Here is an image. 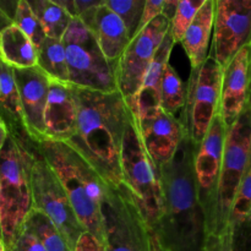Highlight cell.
Masks as SVG:
<instances>
[{
    "mask_svg": "<svg viewBox=\"0 0 251 251\" xmlns=\"http://www.w3.org/2000/svg\"><path fill=\"white\" fill-rule=\"evenodd\" d=\"M11 251H46V249L33 234H31L28 230L24 228L21 235Z\"/></svg>",
    "mask_w": 251,
    "mask_h": 251,
    "instance_id": "obj_33",
    "label": "cell"
},
{
    "mask_svg": "<svg viewBox=\"0 0 251 251\" xmlns=\"http://www.w3.org/2000/svg\"><path fill=\"white\" fill-rule=\"evenodd\" d=\"M179 0H166L163 2V9H162V15L166 16L169 21H172L176 15V9H178Z\"/></svg>",
    "mask_w": 251,
    "mask_h": 251,
    "instance_id": "obj_37",
    "label": "cell"
},
{
    "mask_svg": "<svg viewBox=\"0 0 251 251\" xmlns=\"http://www.w3.org/2000/svg\"><path fill=\"white\" fill-rule=\"evenodd\" d=\"M222 77L223 68L211 51L200 68L191 69L183 125L186 136L198 146L205 139L213 119L220 114Z\"/></svg>",
    "mask_w": 251,
    "mask_h": 251,
    "instance_id": "obj_9",
    "label": "cell"
},
{
    "mask_svg": "<svg viewBox=\"0 0 251 251\" xmlns=\"http://www.w3.org/2000/svg\"><path fill=\"white\" fill-rule=\"evenodd\" d=\"M31 184L34 208L50 218L74 251L81 235L87 230L78 221L68 193L55 172L42 156L38 146L34 150L32 161Z\"/></svg>",
    "mask_w": 251,
    "mask_h": 251,
    "instance_id": "obj_10",
    "label": "cell"
},
{
    "mask_svg": "<svg viewBox=\"0 0 251 251\" xmlns=\"http://www.w3.org/2000/svg\"><path fill=\"white\" fill-rule=\"evenodd\" d=\"M227 130L220 114L213 119L205 139L198 146L194 161L198 196L206 218L207 238L210 237L215 218L218 181L222 169Z\"/></svg>",
    "mask_w": 251,
    "mask_h": 251,
    "instance_id": "obj_12",
    "label": "cell"
},
{
    "mask_svg": "<svg viewBox=\"0 0 251 251\" xmlns=\"http://www.w3.org/2000/svg\"><path fill=\"white\" fill-rule=\"evenodd\" d=\"M102 1L103 0H75L78 17H80L82 14H85V12L90 11V10L93 9V7L102 4Z\"/></svg>",
    "mask_w": 251,
    "mask_h": 251,
    "instance_id": "obj_36",
    "label": "cell"
},
{
    "mask_svg": "<svg viewBox=\"0 0 251 251\" xmlns=\"http://www.w3.org/2000/svg\"><path fill=\"white\" fill-rule=\"evenodd\" d=\"M174 44L176 43L168 31L154 55L153 61L147 71L139 93L132 100H126L127 105L135 117L161 107L162 78H163L167 65L169 64V58H171Z\"/></svg>",
    "mask_w": 251,
    "mask_h": 251,
    "instance_id": "obj_19",
    "label": "cell"
},
{
    "mask_svg": "<svg viewBox=\"0 0 251 251\" xmlns=\"http://www.w3.org/2000/svg\"><path fill=\"white\" fill-rule=\"evenodd\" d=\"M59 6L63 7L73 19H77V9H76V2L75 0H54Z\"/></svg>",
    "mask_w": 251,
    "mask_h": 251,
    "instance_id": "obj_38",
    "label": "cell"
},
{
    "mask_svg": "<svg viewBox=\"0 0 251 251\" xmlns=\"http://www.w3.org/2000/svg\"><path fill=\"white\" fill-rule=\"evenodd\" d=\"M163 0H146V5H145L144 14H142L141 22L139 26V33L140 31L149 26L152 21L157 19L162 15V9H163Z\"/></svg>",
    "mask_w": 251,
    "mask_h": 251,
    "instance_id": "obj_32",
    "label": "cell"
},
{
    "mask_svg": "<svg viewBox=\"0 0 251 251\" xmlns=\"http://www.w3.org/2000/svg\"><path fill=\"white\" fill-rule=\"evenodd\" d=\"M171 21L161 15L131 39L119 60L115 63L118 91L125 100L139 93L157 50L168 33Z\"/></svg>",
    "mask_w": 251,
    "mask_h": 251,
    "instance_id": "obj_11",
    "label": "cell"
},
{
    "mask_svg": "<svg viewBox=\"0 0 251 251\" xmlns=\"http://www.w3.org/2000/svg\"><path fill=\"white\" fill-rule=\"evenodd\" d=\"M205 251H211V250H210V249H207V248L205 247Z\"/></svg>",
    "mask_w": 251,
    "mask_h": 251,
    "instance_id": "obj_43",
    "label": "cell"
},
{
    "mask_svg": "<svg viewBox=\"0 0 251 251\" xmlns=\"http://www.w3.org/2000/svg\"><path fill=\"white\" fill-rule=\"evenodd\" d=\"M250 163L251 108L248 104L237 122L227 130L222 169L218 181L215 218L210 237H221L227 229L233 202Z\"/></svg>",
    "mask_w": 251,
    "mask_h": 251,
    "instance_id": "obj_6",
    "label": "cell"
},
{
    "mask_svg": "<svg viewBox=\"0 0 251 251\" xmlns=\"http://www.w3.org/2000/svg\"><path fill=\"white\" fill-rule=\"evenodd\" d=\"M249 217H251V163L238 189L237 196L230 210L228 225L242 222Z\"/></svg>",
    "mask_w": 251,
    "mask_h": 251,
    "instance_id": "obj_31",
    "label": "cell"
},
{
    "mask_svg": "<svg viewBox=\"0 0 251 251\" xmlns=\"http://www.w3.org/2000/svg\"><path fill=\"white\" fill-rule=\"evenodd\" d=\"M134 118L147 154L159 172L173 159L186 135L185 127L161 107Z\"/></svg>",
    "mask_w": 251,
    "mask_h": 251,
    "instance_id": "obj_14",
    "label": "cell"
},
{
    "mask_svg": "<svg viewBox=\"0 0 251 251\" xmlns=\"http://www.w3.org/2000/svg\"><path fill=\"white\" fill-rule=\"evenodd\" d=\"M46 140L68 142L76 134L77 105L73 85L50 80L46 113Z\"/></svg>",
    "mask_w": 251,
    "mask_h": 251,
    "instance_id": "obj_17",
    "label": "cell"
},
{
    "mask_svg": "<svg viewBox=\"0 0 251 251\" xmlns=\"http://www.w3.org/2000/svg\"><path fill=\"white\" fill-rule=\"evenodd\" d=\"M24 228L38 239L46 251H73L63 233L42 211L33 208Z\"/></svg>",
    "mask_w": 251,
    "mask_h": 251,
    "instance_id": "obj_23",
    "label": "cell"
},
{
    "mask_svg": "<svg viewBox=\"0 0 251 251\" xmlns=\"http://www.w3.org/2000/svg\"><path fill=\"white\" fill-rule=\"evenodd\" d=\"M14 74L19 87L25 127L29 139L38 145L46 141L44 113L50 78L38 66L14 69Z\"/></svg>",
    "mask_w": 251,
    "mask_h": 251,
    "instance_id": "obj_15",
    "label": "cell"
},
{
    "mask_svg": "<svg viewBox=\"0 0 251 251\" xmlns=\"http://www.w3.org/2000/svg\"><path fill=\"white\" fill-rule=\"evenodd\" d=\"M38 145L31 139L9 135L0 151V238L11 251L33 210L31 167Z\"/></svg>",
    "mask_w": 251,
    "mask_h": 251,
    "instance_id": "obj_3",
    "label": "cell"
},
{
    "mask_svg": "<svg viewBox=\"0 0 251 251\" xmlns=\"http://www.w3.org/2000/svg\"><path fill=\"white\" fill-rule=\"evenodd\" d=\"M105 5L120 17L130 39L135 38L139 31L146 0H105Z\"/></svg>",
    "mask_w": 251,
    "mask_h": 251,
    "instance_id": "obj_29",
    "label": "cell"
},
{
    "mask_svg": "<svg viewBox=\"0 0 251 251\" xmlns=\"http://www.w3.org/2000/svg\"><path fill=\"white\" fill-rule=\"evenodd\" d=\"M0 251H7L6 247H5V244H4V242L1 240V238H0Z\"/></svg>",
    "mask_w": 251,
    "mask_h": 251,
    "instance_id": "obj_41",
    "label": "cell"
},
{
    "mask_svg": "<svg viewBox=\"0 0 251 251\" xmlns=\"http://www.w3.org/2000/svg\"><path fill=\"white\" fill-rule=\"evenodd\" d=\"M107 251H149V226L126 185H107L100 206Z\"/></svg>",
    "mask_w": 251,
    "mask_h": 251,
    "instance_id": "obj_8",
    "label": "cell"
},
{
    "mask_svg": "<svg viewBox=\"0 0 251 251\" xmlns=\"http://www.w3.org/2000/svg\"><path fill=\"white\" fill-rule=\"evenodd\" d=\"M216 0H206L181 41L191 69L200 68L210 54L208 49L213 33Z\"/></svg>",
    "mask_w": 251,
    "mask_h": 251,
    "instance_id": "obj_20",
    "label": "cell"
},
{
    "mask_svg": "<svg viewBox=\"0 0 251 251\" xmlns=\"http://www.w3.org/2000/svg\"><path fill=\"white\" fill-rule=\"evenodd\" d=\"M12 24H14V21H12L11 17H10L9 15L5 12V10L0 6V33H1L5 28L11 26Z\"/></svg>",
    "mask_w": 251,
    "mask_h": 251,
    "instance_id": "obj_40",
    "label": "cell"
},
{
    "mask_svg": "<svg viewBox=\"0 0 251 251\" xmlns=\"http://www.w3.org/2000/svg\"><path fill=\"white\" fill-rule=\"evenodd\" d=\"M205 1L206 0H194V1L181 0L179 1L178 9H176V15L171 21V27H169V33H171L174 43H181L191 22L194 21L199 10L205 4Z\"/></svg>",
    "mask_w": 251,
    "mask_h": 251,
    "instance_id": "obj_30",
    "label": "cell"
},
{
    "mask_svg": "<svg viewBox=\"0 0 251 251\" xmlns=\"http://www.w3.org/2000/svg\"><path fill=\"white\" fill-rule=\"evenodd\" d=\"M43 26L48 38L61 39L73 22V17L54 0H27Z\"/></svg>",
    "mask_w": 251,
    "mask_h": 251,
    "instance_id": "obj_25",
    "label": "cell"
},
{
    "mask_svg": "<svg viewBox=\"0 0 251 251\" xmlns=\"http://www.w3.org/2000/svg\"><path fill=\"white\" fill-rule=\"evenodd\" d=\"M149 251H169L162 244L156 230L151 229V228L149 229Z\"/></svg>",
    "mask_w": 251,
    "mask_h": 251,
    "instance_id": "obj_35",
    "label": "cell"
},
{
    "mask_svg": "<svg viewBox=\"0 0 251 251\" xmlns=\"http://www.w3.org/2000/svg\"><path fill=\"white\" fill-rule=\"evenodd\" d=\"M120 166L124 184L139 206L149 228L154 230L163 213L161 178L142 144L134 114L123 139Z\"/></svg>",
    "mask_w": 251,
    "mask_h": 251,
    "instance_id": "obj_5",
    "label": "cell"
},
{
    "mask_svg": "<svg viewBox=\"0 0 251 251\" xmlns=\"http://www.w3.org/2000/svg\"><path fill=\"white\" fill-rule=\"evenodd\" d=\"M0 60L14 69L36 68L38 50L14 24L0 33Z\"/></svg>",
    "mask_w": 251,
    "mask_h": 251,
    "instance_id": "obj_22",
    "label": "cell"
},
{
    "mask_svg": "<svg viewBox=\"0 0 251 251\" xmlns=\"http://www.w3.org/2000/svg\"><path fill=\"white\" fill-rule=\"evenodd\" d=\"M251 44L235 54L223 69L220 115L226 126L230 127L240 117L250 100Z\"/></svg>",
    "mask_w": 251,
    "mask_h": 251,
    "instance_id": "obj_16",
    "label": "cell"
},
{
    "mask_svg": "<svg viewBox=\"0 0 251 251\" xmlns=\"http://www.w3.org/2000/svg\"><path fill=\"white\" fill-rule=\"evenodd\" d=\"M196 150L185 135L173 159L159 171L163 213L154 230L169 251H205L207 229L196 188Z\"/></svg>",
    "mask_w": 251,
    "mask_h": 251,
    "instance_id": "obj_2",
    "label": "cell"
},
{
    "mask_svg": "<svg viewBox=\"0 0 251 251\" xmlns=\"http://www.w3.org/2000/svg\"><path fill=\"white\" fill-rule=\"evenodd\" d=\"M38 147L68 193L81 225L104 243L100 206L107 184L95 168L66 142L46 140L38 144Z\"/></svg>",
    "mask_w": 251,
    "mask_h": 251,
    "instance_id": "obj_4",
    "label": "cell"
},
{
    "mask_svg": "<svg viewBox=\"0 0 251 251\" xmlns=\"http://www.w3.org/2000/svg\"><path fill=\"white\" fill-rule=\"evenodd\" d=\"M251 44V0H216L211 53L223 69Z\"/></svg>",
    "mask_w": 251,
    "mask_h": 251,
    "instance_id": "obj_13",
    "label": "cell"
},
{
    "mask_svg": "<svg viewBox=\"0 0 251 251\" xmlns=\"http://www.w3.org/2000/svg\"><path fill=\"white\" fill-rule=\"evenodd\" d=\"M250 96H251V82H250Z\"/></svg>",
    "mask_w": 251,
    "mask_h": 251,
    "instance_id": "obj_44",
    "label": "cell"
},
{
    "mask_svg": "<svg viewBox=\"0 0 251 251\" xmlns=\"http://www.w3.org/2000/svg\"><path fill=\"white\" fill-rule=\"evenodd\" d=\"M205 247L211 251H251V217L228 225L221 237L207 238Z\"/></svg>",
    "mask_w": 251,
    "mask_h": 251,
    "instance_id": "obj_27",
    "label": "cell"
},
{
    "mask_svg": "<svg viewBox=\"0 0 251 251\" xmlns=\"http://www.w3.org/2000/svg\"><path fill=\"white\" fill-rule=\"evenodd\" d=\"M80 19L92 32L107 60L115 65L131 42L120 17L103 0L102 4L81 15Z\"/></svg>",
    "mask_w": 251,
    "mask_h": 251,
    "instance_id": "obj_18",
    "label": "cell"
},
{
    "mask_svg": "<svg viewBox=\"0 0 251 251\" xmlns=\"http://www.w3.org/2000/svg\"><path fill=\"white\" fill-rule=\"evenodd\" d=\"M249 105H250V108H251V96H250V100H249Z\"/></svg>",
    "mask_w": 251,
    "mask_h": 251,
    "instance_id": "obj_42",
    "label": "cell"
},
{
    "mask_svg": "<svg viewBox=\"0 0 251 251\" xmlns=\"http://www.w3.org/2000/svg\"><path fill=\"white\" fill-rule=\"evenodd\" d=\"M9 135H10L9 127H7L6 123L4 122V119L0 117V151H1L2 147L5 146V144H6L7 139H9Z\"/></svg>",
    "mask_w": 251,
    "mask_h": 251,
    "instance_id": "obj_39",
    "label": "cell"
},
{
    "mask_svg": "<svg viewBox=\"0 0 251 251\" xmlns=\"http://www.w3.org/2000/svg\"><path fill=\"white\" fill-rule=\"evenodd\" d=\"M186 88L176 69L168 64L161 85V108L172 117L183 122Z\"/></svg>",
    "mask_w": 251,
    "mask_h": 251,
    "instance_id": "obj_26",
    "label": "cell"
},
{
    "mask_svg": "<svg viewBox=\"0 0 251 251\" xmlns=\"http://www.w3.org/2000/svg\"><path fill=\"white\" fill-rule=\"evenodd\" d=\"M37 66L50 80L69 83V70L66 63L65 47L61 39L48 38L38 48Z\"/></svg>",
    "mask_w": 251,
    "mask_h": 251,
    "instance_id": "obj_24",
    "label": "cell"
},
{
    "mask_svg": "<svg viewBox=\"0 0 251 251\" xmlns=\"http://www.w3.org/2000/svg\"><path fill=\"white\" fill-rule=\"evenodd\" d=\"M0 117L9 127L10 134L29 139L24 123L19 87L14 68L0 60Z\"/></svg>",
    "mask_w": 251,
    "mask_h": 251,
    "instance_id": "obj_21",
    "label": "cell"
},
{
    "mask_svg": "<svg viewBox=\"0 0 251 251\" xmlns=\"http://www.w3.org/2000/svg\"><path fill=\"white\" fill-rule=\"evenodd\" d=\"M14 25L19 27L31 39L37 50L42 46V43L46 41L47 34L44 32L43 26L33 12L32 7L29 6L27 0H19V2H17L14 16Z\"/></svg>",
    "mask_w": 251,
    "mask_h": 251,
    "instance_id": "obj_28",
    "label": "cell"
},
{
    "mask_svg": "<svg viewBox=\"0 0 251 251\" xmlns=\"http://www.w3.org/2000/svg\"><path fill=\"white\" fill-rule=\"evenodd\" d=\"M61 41L65 47L70 85L97 92L118 91L115 65L107 60L80 17L73 20Z\"/></svg>",
    "mask_w": 251,
    "mask_h": 251,
    "instance_id": "obj_7",
    "label": "cell"
},
{
    "mask_svg": "<svg viewBox=\"0 0 251 251\" xmlns=\"http://www.w3.org/2000/svg\"><path fill=\"white\" fill-rule=\"evenodd\" d=\"M74 87L76 134L66 144L77 151L109 186L124 185L122 145L132 112L119 91L97 92Z\"/></svg>",
    "mask_w": 251,
    "mask_h": 251,
    "instance_id": "obj_1",
    "label": "cell"
},
{
    "mask_svg": "<svg viewBox=\"0 0 251 251\" xmlns=\"http://www.w3.org/2000/svg\"><path fill=\"white\" fill-rule=\"evenodd\" d=\"M74 251H107V249L104 243L100 242L90 232H86L81 235Z\"/></svg>",
    "mask_w": 251,
    "mask_h": 251,
    "instance_id": "obj_34",
    "label": "cell"
}]
</instances>
